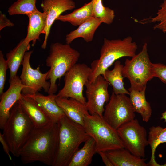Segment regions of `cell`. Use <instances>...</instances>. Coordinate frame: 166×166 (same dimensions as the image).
Returning a JSON list of instances; mask_svg holds the SVG:
<instances>
[{
  "label": "cell",
  "mask_w": 166,
  "mask_h": 166,
  "mask_svg": "<svg viewBox=\"0 0 166 166\" xmlns=\"http://www.w3.org/2000/svg\"><path fill=\"white\" fill-rule=\"evenodd\" d=\"M58 144L57 123L34 127L19 152L24 164L38 161L53 166Z\"/></svg>",
  "instance_id": "1"
},
{
  "label": "cell",
  "mask_w": 166,
  "mask_h": 166,
  "mask_svg": "<svg viewBox=\"0 0 166 166\" xmlns=\"http://www.w3.org/2000/svg\"><path fill=\"white\" fill-rule=\"evenodd\" d=\"M58 144L53 166H68L81 144L90 136L83 126L72 121L65 115L57 123Z\"/></svg>",
  "instance_id": "2"
},
{
  "label": "cell",
  "mask_w": 166,
  "mask_h": 166,
  "mask_svg": "<svg viewBox=\"0 0 166 166\" xmlns=\"http://www.w3.org/2000/svg\"><path fill=\"white\" fill-rule=\"evenodd\" d=\"M137 46L128 36L123 39L109 40L104 38L100 51L99 58L91 63V73L89 78L93 82L118 59L123 57H132L136 54Z\"/></svg>",
  "instance_id": "3"
},
{
  "label": "cell",
  "mask_w": 166,
  "mask_h": 166,
  "mask_svg": "<svg viewBox=\"0 0 166 166\" xmlns=\"http://www.w3.org/2000/svg\"><path fill=\"white\" fill-rule=\"evenodd\" d=\"M34 127L18 101L11 108L2 133L10 152L17 157Z\"/></svg>",
  "instance_id": "4"
},
{
  "label": "cell",
  "mask_w": 166,
  "mask_h": 166,
  "mask_svg": "<svg viewBox=\"0 0 166 166\" xmlns=\"http://www.w3.org/2000/svg\"><path fill=\"white\" fill-rule=\"evenodd\" d=\"M80 53L69 44L59 42L51 44L46 65L49 67L47 80L50 84L48 94H54L57 90L56 81L74 66L80 57Z\"/></svg>",
  "instance_id": "5"
},
{
  "label": "cell",
  "mask_w": 166,
  "mask_h": 166,
  "mask_svg": "<svg viewBox=\"0 0 166 166\" xmlns=\"http://www.w3.org/2000/svg\"><path fill=\"white\" fill-rule=\"evenodd\" d=\"M83 127L86 133L94 140L97 153L124 148L117 130L103 117L88 113L85 117Z\"/></svg>",
  "instance_id": "6"
},
{
  "label": "cell",
  "mask_w": 166,
  "mask_h": 166,
  "mask_svg": "<svg viewBox=\"0 0 166 166\" xmlns=\"http://www.w3.org/2000/svg\"><path fill=\"white\" fill-rule=\"evenodd\" d=\"M152 63L148 52L147 44H144L141 51L132 57L126 59L122 69L124 78H128L130 83V89L141 91L146 89L148 82L154 77Z\"/></svg>",
  "instance_id": "7"
},
{
  "label": "cell",
  "mask_w": 166,
  "mask_h": 166,
  "mask_svg": "<svg viewBox=\"0 0 166 166\" xmlns=\"http://www.w3.org/2000/svg\"><path fill=\"white\" fill-rule=\"evenodd\" d=\"M91 73V67L86 64H76L65 74L64 86L56 97L73 98L86 104L83 88L89 81Z\"/></svg>",
  "instance_id": "8"
},
{
  "label": "cell",
  "mask_w": 166,
  "mask_h": 166,
  "mask_svg": "<svg viewBox=\"0 0 166 166\" xmlns=\"http://www.w3.org/2000/svg\"><path fill=\"white\" fill-rule=\"evenodd\" d=\"M117 130L125 148L136 156L145 158V148L148 145L147 133L137 119L124 123Z\"/></svg>",
  "instance_id": "9"
},
{
  "label": "cell",
  "mask_w": 166,
  "mask_h": 166,
  "mask_svg": "<svg viewBox=\"0 0 166 166\" xmlns=\"http://www.w3.org/2000/svg\"><path fill=\"white\" fill-rule=\"evenodd\" d=\"M105 107L103 117L117 130L124 123L135 118V111L129 97L126 94H116L113 92Z\"/></svg>",
  "instance_id": "10"
},
{
  "label": "cell",
  "mask_w": 166,
  "mask_h": 166,
  "mask_svg": "<svg viewBox=\"0 0 166 166\" xmlns=\"http://www.w3.org/2000/svg\"><path fill=\"white\" fill-rule=\"evenodd\" d=\"M33 52L31 50L25 53L22 64V69L19 77L26 87L22 91V93L25 95H34L42 89L48 93L50 87V82L47 81L49 71L42 73L39 67L34 69L30 66V60Z\"/></svg>",
  "instance_id": "11"
},
{
  "label": "cell",
  "mask_w": 166,
  "mask_h": 166,
  "mask_svg": "<svg viewBox=\"0 0 166 166\" xmlns=\"http://www.w3.org/2000/svg\"><path fill=\"white\" fill-rule=\"evenodd\" d=\"M109 85L102 75L98 76L93 82L89 81L86 83V105L90 114L103 117L104 104L109 101L110 97L108 90Z\"/></svg>",
  "instance_id": "12"
},
{
  "label": "cell",
  "mask_w": 166,
  "mask_h": 166,
  "mask_svg": "<svg viewBox=\"0 0 166 166\" xmlns=\"http://www.w3.org/2000/svg\"><path fill=\"white\" fill-rule=\"evenodd\" d=\"M41 7L47 16L45 28L42 34H45L42 48L46 49L47 40L52 25L55 21L63 12L72 10L76 7V4L73 0H44Z\"/></svg>",
  "instance_id": "13"
},
{
  "label": "cell",
  "mask_w": 166,
  "mask_h": 166,
  "mask_svg": "<svg viewBox=\"0 0 166 166\" xmlns=\"http://www.w3.org/2000/svg\"><path fill=\"white\" fill-rule=\"evenodd\" d=\"M9 82L8 89L0 95V128L2 129L9 116L11 108L21 97L23 89L26 87L17 75Z\"/></svg>",
  "instance_id": "14"
},
{
  "label": "cell",
  "mask_w": 166,
  "mask_h": 166,
  "mask_svg": "<svg viewBox=\"0 0 166 166\" xmlns=\"http://www.w3.org/2000/svg\"><path fill=\"white\" fill-rule=\"evenodd\" d=\"M55 99L67 117L83 126L85 117L89 113L86 104L71 98L56 97Z\"/></svg>",
  "instance_id": "15"
},
{
  "label": "cell",
  "mask_w": 166,
  "mask_h": 166,
  "mask_svg": "<svg viewBox=\"0 0 166 166\" xmlns=\"http://www.w3.org/2000/svg\"><path fill=\"white\" fill-rule=\"evenodd\" d=\"M19 101L35 127H44L53 122L32 98L22 94Z\"/></svg>",
  "instance_id": "16"
},
{
  "label": "cell",
  "mask_w": 166,
  "mask_h": 166,
  "mask_svg": "<svg viewBox=\"0 0 166 166\" xmlns=\"http://www.w3.org/2000/svg\"><path fill=\"white\" fill-rule=\"evenodd\" d=\"M26 95L34 100L52 122L57 123L65 116L63 110L56 101V96L54 94L45 96L37 92L34 95Z\"/></svg>",
  "instance_id": "17"
},
{
  "label": "cell",
  "mask_w": 166,
  "mask_h": 166,
  "mask_svg": "<svg viewBox=\"0 0 166 166\" xmlns=\"http://www.w3.org/2000/svg\"><path fill=\"white\" fill-rule=\"evenodd\" d=\"M27 16L29 18L27 34L24 39V43L28 45L32 42V46H34L39 36L45 29L46 22L47 16L45 13L38 10L30 14Z\"/></svg>",
  "instance_id": "18"
},
{
  "label": "cell",
  "mask_w": 166,
  "mask_h": 166,
  "mask_svg": "<svg viewBox=\"0 0 166 166\" xmlns=\"http://www.w3.org/2000/svg\"><path fill=\"white\" fill-rule=\"evenodd\" d=\"M102 23L100 19L91 17L66 35V43L70 45L75 39L79 38H82L87 42H92L96 30Z\"/></svg>",
  "instance_id": "19"
},
{
  "label": "cell",
  "mask_w": 166,
  "mask_h": 166,
  "mask_svg": "<svg viewBox=\"0 0 166 166\" xmlns=\"http://www.w3.org/2000/svg\"><path fill=\"white\" fill-rule=\"evenodd\" d=\"M113 166H147V159L132 154L124 148L105 152Z\"/></svg>",
  "instance_id": "20"
},
{
  "label": "cell",
  "mask_w": 166,
  "mask_h": 166,
  "mask_svg": "<svg viewBox=\"0 0 166 166\" xmlns=\"http://www.w3.org/2000/svg\"><path fill=\"white\" fill-rule=\"evenodd\" d=\"M30 47V44H26L23 39L15 47L6 54V60L10 71L9 81L17 75V71L22 64L25 54L29 50Z\"/></svg>",
  "instance_id": "21"
},
{
  "label": "cell",
  "mask_w": 166,
  "mask_h": 166,
  "mask_svg": "<svg viewBox=\"0 0 166 166\" xmlns=\"http://www.w3.org/2000/svg\"><path fill=\"white\" fill-rule=\"evenodd\" d=\"M84 143L83 146L75 153L68 166H88L91 164L97 153L96 144L90 137Z\"/></svg>",
  "instance_id": "22"
},
{
  "label": "cell",
  "mask_w": 166,
  "mask_h": 166,
  "mask_svg": "<svg viewBox=\"0 0 166 166\" xmlns=\"http://www.w3.org/2000/svg\"><path fill=\"white\" fill-rule=\"evenodd\" d=\"M123 66L119 61L117 60L114 62L113 69H107L102 75L112 86L113 92L116 94H129V91L124 86L122 75Z\"/></svg>",
  "instance_id": "23"
},
{
  "label": "cell",
  "mask_w": 166,
  "mask_h": 166,
  "mask_svg": "<svg viewBox=\"0 0 166 166\" xmlns=\"http://www.w3.org/2000/svg\"><path fill=\"white\" fill-rule=\"evenodd\" d=\"M130 99L135 112L139 113L142 120L146 122L149 120L152 113L150 104L146 99L145 90L141 91L128 89Z\"/></svg>",
  "instance_id": "24"
},
{
  "label": "cell",
  "mask_w": 166,
  "mask_h": 166,
  "mask_svg": "<svg viewBox=\"0 0 166 166\" xmlns=\"http://www.w3.org/2000/svg\"><path fill=\"white\" fill-rule=\"evenodd\" d=\"M92 17H93V6L91 0L71 13L65 15H61L56 20L68 22L73 26H77Z\"/></svg>",
  "instance_id": "25"
},
{
  "label": "cell",
  "mask_w": 166,
  "mask_h": 166,
  "mask_svg": "<svg viewBox=\"0 0 166 166\" xmlns=\"http://www.w3.org/2000/svg\"><path fill=\"white\" fill-rule=\"evenodd\" d=\"M148 140L151 151V159L147 163L148 166H163L156 161L155 153L156 148L160 144L166 143V127L163 128L159 126L150 127Z\"/></svg>",
  "instance_id": "26"
},
{
  "label": "cell",
  "mask_w": 166,
  "mask_h": 166,
  "mask_svg": "<svg viewBox=\"0 0 166 166\" xmlns=\"http://www.w3.org/2000/svg\"><path fill=\"white\" fill-rule=\"evenodd\" d=\"M93 17L99 18L102 23L109 25L113 22L115 13L113 10L105 6L102 0H92Z\"/></svg>",
  "instance_id": "27"
},
{
  "label": "cell",
  "mask_w": 166,
  "mask_h": 166,
  "mask_svg": "<svg viewBox=\"0 0 166 166\" xmlns=\"http://www.w3.org/2000/svg\"><path fill=\"white\" fill-rule=\"evenodd\" d=\"M37 0H17L9 8L8 12L10 15L25 14L27 15L38 10L36 5Z\"/></svg>",
  "instance_id": "28"
},
{
  "label": "cell",
  "mask_w": 166,
  "mask_h": 166,
  "mask_svg": "<svg viewBox=\"0 0 166 166\" xmlns=\"http://www.w3.org/2000/svg\"><path fill=\"white\" fill-rule=\"evenodd\" d=\"M148 22H157L153 27L154 29H159L166 33V0H164L160 6L156 15L150 17L147 21Z\"/></svg>",
  "instance_id": "29"
},
{
  "label": "cell",
  "mask_w": 166,
  "mask_h": 166,
  "mask_svg": "<svg viewBox=\"0 0 166 166\" xmlns=\"http://www.w3.org/2000/svg\"><path fill=\"white\" fill-rule=\"evenodd\" d=\"M8 68L6 60L4 57L2 51H0V95L3 92L6 78V72Z\"/></svg>",
  "instance_id": "30"
},
{
  "label": "cell",
  "mask_w": 166,
  "mask_h": 166,
  "mask_svg": "<svg viewBox=\"0 0 166 166\" xmlns=\"http://www.w3.org/2000/svg\"><path fill=\"white\" fill-rule=\"evenodd\" d=\"M152 71L153 77H156L166 84V65L160 63H152Z\"/></svg>",
  "instance_id": "31"
},
{
  "label": "cell",
  "mask_w": 166,
  "mask_h": 166,
  "mask_svg": "<svg viewBox=\"0 0 166 166\" xmlns=\"http://www.w3.org/2000/svg\"><path fill=\"white\" fill-rule=\"evenodd\" d=\"M14 24L8 19L5 14L0 12V30L7 27H12Z\"/></svg>",
  "instance_id": "32"
},
{
  "label": "cell",
  "mask_w": 166,
  "mask_h": 166,
  "mask_svg": "<svg viewBox=\"0 0 166 166\" xmlns=\"http://www.w3.org/2000/svg\"><path fill=\"white\" fill-rule=\"evenodd\" d=\"M0 141L2 144L3 149L6 153L8 156L10 160L12 159L10 155V152L8 144L3 137L2 134L0 133Z\"/></svg>",
  "instance_id": "33"
},
{
  "label": "cell",
  "mask_w": 166,
  "mask_h": 166,
  "mask_svg": "<svg viewBox=\"0 0 166 166\" xmlns=\"http://www.w3.org/2000/svg\"><path fill=\"white\" fill-rule=\"evenodd\" d=\"M101 157L104 164L106 166H113L105 152L99 151L97 152Z\"/></svg>",
  "instance_id": "34"
},
{
  "label": "cell",
  "mask_w": 166,
  "mask_h": 166,
  "mask_svg": "<svg viewBox=\"0 0 166 166\" xmlns=\"http://www.w3.org/2000/svg\"><path fill=\"white\" fill-rule=\"evenodd\" d=\"M161 119H164V121L166 122V110L161 114V117H160Z\"/></svg>",
  "instance_id": "35"
}]
</instances>
